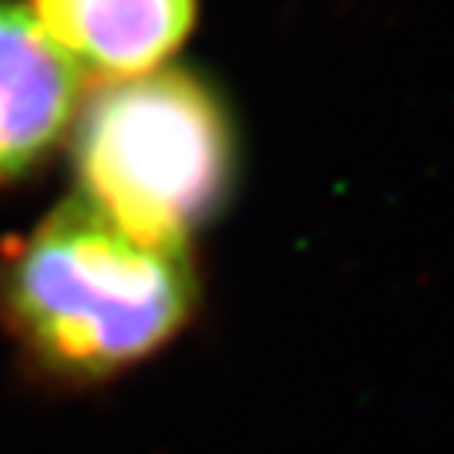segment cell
Returning <instances> with one entry per match:
<instances>
[{"label":"cell","instance_id":"cell-1","mask_svg":"<svg viewBox=\"0 0 454 454\" xmlns=\"http://www.w3.org/2000/svg\"><path fill=\"white\" fill-rule=\"evenodd\" d=\"M182 249L152 246L74 202L17 246L4 300L44 360L105 373L159 350L192 309Z\"/></svg>","mask_w":454,"mask_h":454},{"label":"cell","instance_id":"cell-2","mask_svg":"<svg viewBox=\"0 0 454 454\" xmlns=\"http://www.w3.org/2000/svg\"><path fill=\"white\" fill-rule=\"evenodd\" d=\"M232 138L226 114L185 71L105 82L82 112L84 206L152 246L182 239L226 195Z\"/></svg>","mask_w":454,"mask_h":454},{"label":"cell","instance_id":"cell-3","mask_svg":"<svg viewBox=\"0 0 454 454\" xmlns=\"http://www.w3.org/2000/svg\"><path fill=\"white\" fill-rule=\"evenodd\" d=\"M82 71L34 14L0 0V179L31 172L78 114Z\"/></svg>","mask_w":454,"mask_h":454},{"label":"cell","instance_id":"cell-4","mask_svg":"<svg viewBox=\"0 0 454 454\" xmlns=\"http://www.w3.org/2000/svg\"><path fill=\"white\" fill-rule=\"evenodd\" d=\"M34 20L82 74H152L185 44L199 0H31Z\"/></svg>","mask_w":454,"mask_h":454}]
</instances>
